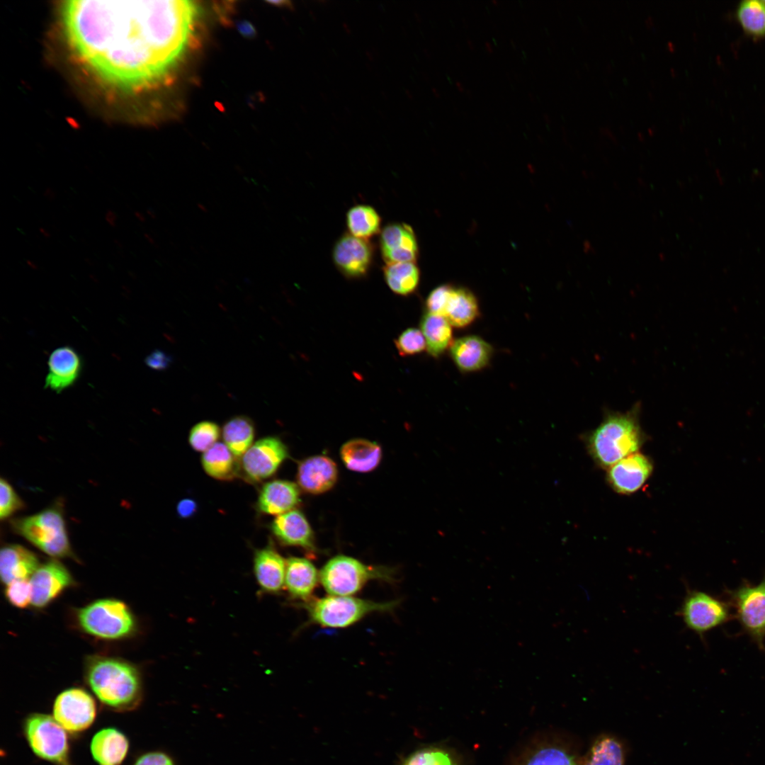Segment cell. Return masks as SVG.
Masks as SVG:
<instances>
[{"mask_svg": "<svg viewBox=\"0 0 765 765\" xmlns=\"http://www.w3.org/2000/svg\"><path fill=\"white\" fill-rule=\"evenodd\" d=\"M189 1L72 0L61 6L66 39L103 81L128 91L166 81L193 36Z\"/></svg>", "mask_w": 765, "mask_h": 765, "instance_id": "cell-1", "label": "cell"}, {"mask_svg": "<svg viewBox=\"0 0 765 765\" xmlns=\"http://www.w3.org/2000/svg\"><path fill=\"white\" fill-rule=\"evenodd\" d=\"M84 677L98 700L108 709L130 711L142 701L140 673L135 664L124 659L91 656L85 663Z\"/></svg>", "mask_w": 765, "mask_h": 765, "instance_id": "cell-2", "label": "cell"}, {"mask_svg": "<svg viewBox=\"0 0 765 765\" xmlns=\"http://www.w3.org/2000/svg\"><path fill=\"white\" fill-rule=\"evenodd\" d=\"M640 409L635 404L625 412H608L586 436L589 453L600 467L609 468L642 446L645 436L640 423Z\"/></svg>", "mask_w": 765, "mask_h": 765, "instance_id": "cell-3", "label": "cell"}, {"mask_svg": "<svg viewBox=\"0 0 765 765\" xmlns=\"http://www.w3.org/2000/svg\"><path fill=\"white\" fill-rule=\"evenodd\" d=\"M75 620L84 633L101 640H122L137 630V621L130 607L113 598L97 599L78 608Z\"/></svg>", "mask_w": 765, "mask_h": 765, "instance_id": "cell-4", "label": "cell"}, {"mask_svg": "<svg viewBox=\"0 0 765 765\" xmlns=\"http://www.w3.org/2000/svg\"><path fill=\"white\" fill-rule=\"evenodd\" d=\"M17 534L54 558H75L69 543L61 504H55L31 516L11 521Z\"/></svg>", "mask_w": 765, "mask_h": 765, "instance_id": "cell-5", "label": "cell"}, {"mask_svg": "<svg viewBox=\"0 0 765 765\" xmlns=\"http://www.w3.org/2000/svg\"><path fill=\"white\" fill-rule=\"evenodd\" d=\"M397 600L375 602L352 596L329 595L312 598L304 603L309 621L324 628H344L355 624L369 614L393 611Z\"/></svg>", "mask_w": 765, "mask_h": 765, "instance_id": "cell-6", "label": "cell"}, {"mask_svg": "<svg viewBox=\"0 0 765 765\" xmlns=\"http://www.w3.org/2000/svg\"><path fill=\"white\" fill-rule=\"evenodd\" d=\"M395 572L385 567L369 566L344 555L330 559L319 572V582L333 596H353L371 580L392 582Z\"/></svg>", "mask_w": 765, "mask_h": 765, "instance_id": "cell-7", "label": "cell"}, {"mask_svg": "<svg viewBox=\"0 0 765 765\" xmlns=\"http://www.w3.org/2000/svg\"><path fill=\"white\" fill-rule=\"evenodd\" d=\"M23 734L33 752L55 765H72L67 731L53 716L28 715L23 722Z\"/></svg>", "mask_w": 765, "mask_h": 765, "instance_id": "cell-8", "label": "cell"}, {"mask_svg": "<svg viewBox=\"0 0 765 765\" xmlns=\"http://www.w3.org/2000/svg\"><path fill=\"white\" fill-rule=\"evenodd\" d=\"M685 625L703 636L730 618L727 604L699 590H688L678 611Z\"/></svg>", "mask_w": 765, "mask_h": 765, "instance_id": "cell-9", "label": "cell"}, {"mask_svg": "<svg viewBox=\"0 0 765 765\" xmlns=\"http://www.w3.org/2000/svg\"><path fill=\"white\" fill-rule=\"evenodd\" d=\"M286 445L276 436L256 441L239 458L240 477L250 483L270 478L288 458Z\"/></svg>", "mask_w": 765, "mask_h": 765, "instance_id": "cell-10", "label": "cell"}, {"mask_svg": "<svg viewBox=\"0 0 765 765\" xmlns=\"http://www.w3.org/2000/svg\"><path fill=\"white\" fill-rule=\"evenodd\" d=\"M53 717L70 733H79L94 722L97 707L95 699L85 689L69 688L57 695L53 703Z\"/></svg>", "mask_w": 765, "mask_h": 765, "instance_id": "cell-11", "label": "cell"}, {"mask_svg": "<svg viewBox=\"0 0 765 765\" xmlns=\"http://www.w3.org/2000/svg\"><path fill=\"white\" fill-rule=\"evenodd\" d=\"M737 618L744 630L763 647L765 638V574L756 585L744 584L730 592Z\"/></svg>", "mask_w": 765, "mask_h": 765, "instance_id": "cell-12", "label": "cell"}, {"mask_svg": "<svg viewBox=\"0 0 765 765\" xmlns=\"http://www.w3.org/2000/svg\"><path fill=\"white\" fill-rule=\"evenodd\" d=\"M32 586L31 606L42 609L55 601L75 582L67 567L52 559L40 565L30 578Z\"/></svg>", "mask_w": 765, "mask_h": 765, "instance_id": "cell-13", "label": "cell"}, {"mask_svg": "<svg viewBox=\"0 0 765 765\" xmlns=\"http://www.w3.org/2000/svg\"><path fill=\"white\" fill-rule=\"evenodd\" d=\"M332 258L335 266L344 276L362 278L372 266L373 246L368 239L344 234L335 243Z\"/></svg>", "mask_w": 765, "mask_h": 765, "instance_id": "cell-14", "label": "cell"}, {"mask_svg": "<svg viewBox=\"0 0 765 765\" xmlns=\"http://www.w3.org/2000/svg\"><path fill=\"white\" fill-rule=\"evenodd\" d=\"M380 248L386 264L416 262L419 256L418 242L414 230L403 222L390 223L382 230Z\"/></svg>", "mask_w": 765, "mask_h": 765, "instance_id": "cell-15", "label": "cell"}, {"mask_svg": "<svg viewBox=\"0 0 765 765\" xmlns=\"http://www.w3.org/2000/svg\"><path fill=\"white\" fill-rule=\"evenodd\" d=\"M652 470L653 465L648 457L633 453L611 466L606 479L616 492L629 494L643 486Z\"/></svg>", "mask_w": 765, "mask_h": 765, "instance_id": "cell-16", "label": "cell"}, {"mask_svg": "<svg viewBox=\"0 0 765 765\" xmlns=\"http://www.w3.org/2000/svg\"><path fill=\"white\" fill-rule=\"evenodd\" d=\"M336 463L325 455H314L302 460L298 467L297 482L305 492L318 494L327 492L336 482Z\"/></svg>", "mask_w": 765, "mask_h": 765, "instance_id": "cell-17", "label": "cell"}, {"mask_svg": "<svg viewBox=\"0 0 765 765\" xmlns=\"http://www.w3.org/2000/svg\"><path fill=\"white\" fill-rule=\"evenodd\" d=\"M273 536L283 545L315 550L314 534L305 515L293 509L276 516L270 525Z\"/></svg>", "mask_w": 765, "mask_h": 765, "instance_id": "cell-18", "label": "cell"}, {"mask_svg": "<svg viewBox=\"0 0 765 765\" xmlns=\"http://www.w3.org/2000/svg\"><path fill=\"white\" fill-rule=\"evenodd\" d=\"M300 502L298 485L285 480H273L261 487L256 509L263 514L278 516L295 509Z\"/></svg>", "mask_w": 765, "mask_h": 765, "instance_id": "cell-19", "label": "cell"}, {"mask_svg": "<svg viewBox=\"0 0 765 765\" xmlns=\"http://www.w3.org/2000/svg\"><path fill=\"white\" fill-rule=\"evenodd\" d=\"M450 355L460 371L472 373L486 368L493 356V348L476 335H468L453 341Z\"/></svg>", "mask_w": 765, "mask_h": 765, "instance_id": "cell-20", "label": "cell"}, {"mask_svg": "<svg viewBox=\"0 0 765 765\" xmlns=\"http://www.w3.org/2000/svg\"><path fill=\"white\" fill-rule=\"evenodd\" d=\"M286 560L270 543L254 555V572L264 592L277 594L284 586Z\"/></svg>", "mask_w": 765, "mask_h": 765, "instance_id": "cell-21", "label": "cell"}, {"mask_svg": "<svg viewBox=\"0 0 765 765\" xmlns=\"http://www.w3.org/2000/svg\"><path fill=\"white\" fill-rule=\"evenodd\" d=\"M81 370V361L78 353L69 346L60 347L50 356L45 387L60 392L74 384Z\"/></svg>", "mask_w": 765, "mask_h": 765, "instance_id": "cell-22", "label": "cell"}, {"mask_svg": "<svg viewBox=\"0 0 765 765\" xmlns=\"http://www.w3.org/2000/svg\"><path fill=\"white\" fill-rule=\"evenodd\" d=\"M319 580V572L307 559L290 557L286 559L284 586L289 595L306 603L312 599Z\"/></svg>", "mask_w": 765, "mask_h": 765, "instance_id": "cell-23", "label": "cell"}, {"mask_svg": "<svg viewBox=\"0 0 765 765\" xmlns=\"http://www.w3.org/2000/svg\"><path fill=\"white\" fill-rule=\"evenodd\" d=\"M36 555L18 544H8L0 552V576L5 585L15 580L28 579L40 566Z\"/></svg>", "mask_w": 765, "mask_h": 765, "instance_id": "cell-24", "label": "cell"}, {"mask_svg": "<svg viewBox=\"0 0 765 765\" xmlns=\"http://www.w3.org/2000/svg\"><path fill=\"white\" fill-rule=\"evenodd\" d=\"M90 749L98 765H121L129 750V740L120 730L106 727L94 735Z\"/></svg>", "mask_w": 765, "mask_h": 765, "instance_id": "cell-25", "label": "cell"}, {"mask_svg": "<svg viewBox=\"0 0 765 765\" xmlns=\"http://www.w3.org/2000/svg\"><path fill=\"white\" fill-rule=\"evenodd\" d=\"M340 455L346 467L358 472H368L379 465L382 450L375 442L364 438H353L341 448Z\"/></svg>", "mask_w": 765, "mask_h": 765, "instance_id": "cell-26", "label": "cell"}, {"mask_svg": "<svg viewBox=\"0 0 765 765\" xmlns=\"http://www.w3.org/2000/svg\"><path fill=\"white\" fill-rule=\"evenodd\" d=\"M201 465L205 473L220 481H231L240 477L239 459L225 443L217 442L203 452Z\"/></svg>", "mask_w": 765, "mask_h": 765, "instance_id": "cell-27", "label": "cell"}, {"mask_svg": "<svg viewBox=\"0 0 765 765\" xmlns=\"http://www.w3.org/2000/svg\"><path fill=\"white\" fill-rule=\"evenodd\" d=\"M479 316V304L474 293L468 288L453 286L445 314L451 326L467 327Z\"/></svg>", "mask_w": 765, "mask_h": 765, "instance_id": "cell-28", "label": "cell"}, {"mask_svg": "<svg viewBox=\"0 0 765 765\" xmlns=\"http://www.w3.org/2000/svg\"><path fill=\"white\" fill-rule=\"evenodd\" d=\"M420 324L431 356L438 358L450 348L453 342L452 326L445 317L426 312Z\"/></svg>", "mask_w": 765, "mask_h": 765, "instance_id": "cell-29", "label": "cell"}, {"mask_svg": "<svg viewBox=\"0 0 765 765\" xmlns=\"http://www.w3.org/2000/svg\"><path fill=\"white\" fill-rule=\"evenodd\" d=\"M221 432L225 444L239 459L253 445L256 429L249 417L238 415L227 420Z\"/></svg>", "mask_w": 765, "mask_h": 765, "instance_id": "cell-30", "label": "cell"}, {"mask_svg": "<svg viewBox=\"0 0 765 765\" xmlns=\"http://www.w3.org/2000/svg\"><path fill=\"white\" fill-rule=\"evenodd\" d=\"M383 275L389 288L402 296L414 293L420 281V270L415 262L386 264Z\"/></svg>", "mask_w": 765, "mask_h": 765, "instance_id": "cell-31", "label": "cell"}, {"mask_svg": "<svg viewBox=\"0 0 765 765\" xmlns=\"http://www.w3.org/2000/svg\"><path fill=\"white\" fill-rule=\"evenodd\" d=\"M346 222L349 234L358 238L368 239L380 231L381 217L376 210L368 205L351 207L346 212Z\"/></svg>", "mask_w": 765, "mask_h": 765, "instance_id": "cell-32", "label": "cell"}, {"mask_svg": "<svg viewBox=\"0 0 765 765\" xmlns=\"http://www.w3.org/2000/svg\"><path fill=\"white\" fill-rule=\"evenodd\" d=\"M623 747L613 737L598 738L586 754L582 765H624Z\"/></svg>", "mask_w": 765, "mask_h": 765, "instance_id": "cell-33", "label": "cell"}, {"mask_svg": "<svg viewBox=\"0 0 765 765\" xmlns=\"http://www.w3.org/2000/svg\"><path fill=\"white\" fill-rule=\"evenodd\" d=\"M737 18L748 33L756 36L765 35L764 1L747 0L741 2L737 8Z\"/></svg>", "mask_w": 765, "mask_h": 765, "instance_id": "cell-34", "label": "cell"}, {"mask_svg": "<svg viewBox=\"0 0 765 765\" xmlns=\"http://www.w3.org/2000/svg\"><path fill=\"white\" fill-rule=\"evenodd\" d=\"M522 765H582L573 754L559 745H546L535 750Z\"/></svg>", "mask_w": 765, "mask_h": 765, "instance_id": "cell-35", "label": "cell"}, {"mask_svg": "<svg viewBox=\"0 0 765 765\" xmlns=\"http://www.w3.org/2000/svg\"><path fill=\"white\" fill-rule=\"evenodd\" d=\"M220 436L219 426L210 421L195 424L189 431L188 443L198 452H205L217 443Z\"/></svg>", "mask_w": 765, "mask_h": 765, "instance_id": "cell-36", "label": "cell"}, {"mask_svg": "<svg viewBox=\"0 0 765 765\" xmlns=\"http://www.w3.org/2000/svg\"><path fill=\"white\" fill-rule=\"evenodd\" d=\"M395 346L402 356H413L426 349V340L421 329L409 328L395 340Z\"/></svg>", "mask_w": 765, "mask_h": 765, "instance_id": "cell-37", "label": "cell"}, {"mask_svg": "<svg viewBox=\"0 0 765 765\" xmlns=\"http://www.w3.org/2000/svg\"><path fill=\"white\" fill-rule=\"evenodd\" d=\"M4 595L6 601L18 608H25L32 602V586L30 580H15L6 585Z\"/></svg>", "mask_w": 765, "mask_h": 765, "instance_id": "cell-38", "label": "cell"}, {"mask_svg": "<svg viewBox=\"0 0 765 765\" xmlns=\"http://www.w3.org/2000/svg\"><path fill=\"white\" fill-rule=\"evenodd\" d=\"M402 765H454L450 755L437 748L419 749L409 755Z\"/></svg>", "mask_w": 765, "mask_h": 765, "instance_id": "cell-39", "label": "cell"}, {"mask_svg": "<svg viewBox=\"0 0 765 765\" xmlns=\"http://www.w3.org/2000/svg\"><path fill=\"white\" fill-rule=\"evenodd\" d=\"M25 504L13 487L5 479L0 480V518H8L15 512L23 509Z\"/></svg>", "mask_w": 765, "mask_h": 765, "instance_id": "cell-40", "label": "cell"}, {"mask_svg": "<svg viewBox=\"0 0 765 765\" xmlns=\"http://www.w3.org/2000/svg\"><path fill=\"white\" fill-rule=\"evenodd\" d=\"M452 288L453 285L443 284L432 290L426 299V311L445 317Z\"/></svg>", "mask_w": 765, "mask_h": 765, "instance_id": "cell-41", "label": "cell"}, {"mask_svg": "<svg viewBox=\"0 0 765 765\" xmlns=\"http://www.w3.org/2000/svg\"><path fill=\"white\" fill-rule=\"evenodd\" d=\"M133 765H174L171 758L162 752H150L140 756Z\"/></svg>", "mask_w": 765, "mask_h": 765, "instance_id": "cell-42", "label": "cell"}, {"mask_svg": "<svg viewBox=\"0 0 765 765\" xmlns=\"http://www.w3.org/2000/svg\"><path fill=\"white\" fill-rule=\"evenodd\" d=\"M145 363L154 370H162L169 368L171 358L163 351L155 350L147 356Z\"/></svg>", "mask_w": 765, "mask_h": 765, "instance_id": "cell-43", "label": "cell"}, {"mask_svg": "<svg viewBox=\"0 0 765 765\" xmlns=\"http://www.w3.org/2000/svg\"><path fill=\"white\" fill-rule=\"evenodd\" d=\"M198 511L197 502L191 498L181 499L176 506V513L181 518H189L194 516Z\"/></svg>", "mask_w": 765, "mask_h": 765, "instance_id": "cell-44", "label": "cell"}, {"mask_svg": "<svg viewBox=\"0 0 765 765\" xmlns=\"http://www.w3.org/2000/svg\"><path fill=\"white\" fill-rule=\"evenodd\" d=\"M238 32L245 38H251L256 34L254 26L248 21H241L237 23Z\"/></svg>", "mask_w": 765, "mask_h": 765, "instance_id": "cell-45", "label": "cell"}, {"mask_svg": "<svg viewBox=\"0 0 765 765\" xmlns=\"http://www.w3.org/2000/svg\"><path fill=\"white\" fill-rule=\"evenodd\" d=\"M105 220L110 226L114 227L116 226L118 216L113 210H108L105 214Z\"/></svg>", "mask_w": 765, "mask_h": 765, "instance_id": "cell-46", "label": "cell"}, {"mask_svg": "<svg viewBox=\"0 0 765 765\" xmlns=\"http://www.w3.org/2000/svg\"><path fill=\"white\" fill-rule=\"evenodd\" d=\"M44 196L49 200H53L56 197V193L52 188H47L44 192Z\"/></svg>", "mask_w": 765, "mask_h": 765, "instance_id": "cell-47", "label": "cell"}, {"mask_svg": "<svg viewBox=\"0 0 765 765\" xmlns=\"http://www.w3.org/2000/svg\"><path fill=\"white\" fill-rule=\"evenodd\" d=\"M267 2L275 6H288L290 4V2L287 1H268Z\"/></svg>", "mask_w": 765, "mask_h": 765, "instance_id": "cell-48", "label": "cell"}, {"mask_svg": "<svg viewBox=\"0 0 765 765\" xmlns=\"http://www.w3.org/2000/svg\"><path fill=\"white\" fill-rule=\"evenodd\" d=\"M26 264H27L28 266H29L30 268H31L33 269H37L38 268V266L37 265V264L35 262L31 261V260H27Z\"/></svg>", "mask_w": 765, "mask_h": 765, "instance_id": "cell-49", "label": "cell"}, {"mask_svg": "<svg viewBox=\"0 0 765 765\" xmlns=\"http://www.w3.org/2000/svg\"><path fill=\"white\" fill-rule=\"evenodd\" d=\"M135 216L136 217V218L137 220H139L141 222H144L145 221L144 216L141 212H140L139 211L135 212Z\"/></svg>", "mask_w": 765, "mask_h": 765, "instance_id": "cell-50", "label": "cell"}, {"mask_svg": "<svg viewBox=\"0 0 765 765\" xmlns=\"http://www.w3.org/2000/svg\"><path fill=\"white\" fill-rule=\"evenodd\" d=\"M40 230V233H41V234H42V235H43V236H44L45 237H46V238H48V237H50V232H49V231H47V230L46 229H45V228H43V227H40V230Z\"/></svg>", "mask_w": 765, "mask_h": 765, "instance_id": "cell-51", "label": "cell"}, {"mask_svg": "<svg viewBox=\"0 0 765 765\" xmlns=\"http://www.w3.org/2000/svg\"><path fill=\"white\" fill-rule=\"evenodd\" d=\"M144 236H145L146 239L148 240L149 242H150L151 244H154V239H153V238L152 237H150L149 234H145Z\"/></svg>", "mask_w": 765, "mask_h": 765, "instance_id": "cell-52", "label": "cell"}, {"mask_svg": "<svg viewBox=\"0 0 765 765\" xmlns=\"http://www.w3.org/2000/svg\"><path fill=\"white\" fill-rule=\"evenodd\" d=\"M668 47L673 50L674 49V45L672 42H668Z\"/></svg>", "mask_w": 765, "mask_h": 765, "instance_id": "cell-53", "label": "cell"}, {"mask_svg": "<svg viewBox=\"0 0 765 765\" xmlns=\"http://www.w3.org/2000/svg\"><path fill=\"white\" fill-rule=\"evenodd\" d=\"M456 84H457V85H456V86H457V87H458V89H460V91H462V88H461V84H460V82H459V83H458V82H457V83H456Z\"/></svg>", "mask_w": 765, "mask_h": 765, "instance_id": "cell-54", "label": "cell"}, {"mask_svg": "<svg viewBox=\"0 0 765 765\" xmlns=\"http://www.w3.org/2000/svg\"><path fill=\"white\" fill-rule=\"evenodd\" d=\"M764 2L765 3V1H764Z\"/></svg>", "mask_w": 765, "mask_h": 765, "instance_id": "cell-55", "label": "cell"}]
</instances>
